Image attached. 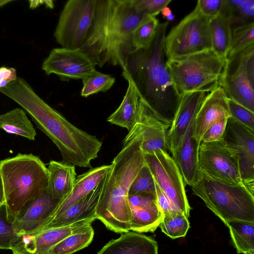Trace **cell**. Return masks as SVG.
Returning a JSON list of instances; mask_svg holds the SVG:
<instances>
[{"label": "cell", "mask_w": 254, "mask_h": 254, "mask_svg": "<svg viewBox=\"0 0 254 254\" xmlns=\"http://www.w3.org/2000/svg\"><path fill=\"white\" fill-rule=\"evenodd\" d=\"M2 93L23 108L41 130L59 149L62 162L91 168L102 141L74 126L41 98L23 78L17 77L3 89Z\"/></svg>", "instance_id": "obj_1"}, {"label": "cell", "mask_w": 254, "mask_h": 254, "mask_svg": "<svg viewBox=\"0 0 254 254\" xmlns=\"http://www.w3.org/2000/svg\"><path fill=\"white\" fill-rule=\"evenodd\" d=\"M149 15L137 10L131 0H96L92 21L80 48L96 65L120 66L136 51L132 33Z\"/></svg>", "instance_id": "obj_2"}, {"label": "cell", "mask_w": 254, "mask_h": 254, "mask_svg": "<svg viewBox=\"0 0 254 254\" xmlns=\"http://www.w3.org/2000/svg\"><path fill=\"white\" fill-rule=\"evenodd\" d=\"M168 23L159 24L149 46L132 53L123 70L155 116L170 126L182 95L177 92L166 64L164 41Z\"/></svg>", "instance_id": "obj_3"}, {"label": "cell", "mask_w": 254, "mask_h": 254, "mask_svg": "<svg viewBox=\"0 0 254 254\" xmlns=\"http://www.w3.org/2000/svg\"><path fill=\"white\" fill-rule=\"evenodd\" d=\"M140 143L139 138L134 137L123 144L105 176L96 207L97 219L116 233L131 230L128 192L133 180L145 164Z\"/></svg>", "instance_id": "obj_4"}, {"label": "cell", "mask_w": 254, "mask_h": 254, "mask_svg": "<svg viewBox=\"0 0 254 254\" xmlns=\"http://www.w3.org/2000/svg\"><path fill=\"white\" fill-rule=\"evenodd\" d=\"M5 203L14 219L46 189L48 171L41 159L32 154L18 153L0 161Z\"/></svg>", "instance_id": "obj_5"}, {"label": "cell", "mask_w": 254, "mask_h": 254, "mask_svg": "<svg viewBox=\"0 0 254 254\" xmlns=\"http://www.w3.org/2000/svg\"><path fill=\"white\" fill-rule=\"evenodd\" d=\"M190 187L193 193L226 226L233 221L254 223V192L245 185L226 184L199 171Z\"/></svg>", "instance_id": "obj_6"}, {"label": "cell", "mask_w": 254, "mask_h": 254, "mask_svg": "<svg viewBox=\"0 0 254 254\" xmlns=\"http://www.w3.org/2000/svg\"><path fill=\"white\" fill-rule=\"evenodd\" d=\"M225 62L212 50L167 60L166 64L179 94L210 92L219 86Z\"/></svg>", "instance_id": "obj_7"}, {"label": "cell", "mask_w": 254, "mask_h": 254, "mask_svg": "<svg viewBox=\"0 0 254 254\" xmlns=\"http://www.w3.org/2000/svg\"><path fill=\"white\" fill-rule=\"evenodd\" d=\"M210 18L195 6L166 35V59L182 57L212 49L209 32Z\"/></svg>", "instance_id": "obj_8"}, {"label": "cell", "mask_w": 254, "mask_h": 254, "mask_svg": "<svg viewBox=\"0 0 254 254\" xmlns=\"http://www.w3.org/2000/svg\"><path fill=\"white\" fill-rule=\"evenodd\" d=\"M96 0H69L62 10L54 34L63 48L77 49L84 45L91 27Z\"/></svg>", "instance_id": "obj_9"}, {"label": "cell", "mask_w": 254, "mask_h": 254, "mask_svg": "<svg viewBox=\"0 0 254 254\" xmlns=\"http://www.w3.org/2000/svg\"><path fill=\"white\" fill-rule=\"evenodd\" d=\"M155 182L174 206L188 218L191 207L181 172L170 154L159 149L143 153Z\"/></svg>", "instance_id": "obj_10"}, {"label": "cell", "mask_w": 254, "mask_h": 254, "mask_svg": "<svg viewBox=\"0 0 254 254\" xmlns=\"http://www.w3.org/2000/svg\"><path fill=\"white\" fill-rule=\"evenodd\" d=\"M198 165L199 171L211 179L230 185H244L237 154L223 139L200 143Z\"/></svg>", "instance_id": "obj_11"}, {"label": "cell", "mask_w": 254, "mask_h": 254, "mask_svg": "<svg viewBox=\"0 0 254 254\" xmlns=\"http://www.w3.org/2000/svg\"><path fill=\"white\" fill-rule=\"evenodd\" d=\"M254 50V45H252L238 54L227 58L219 84L227 98L253 112L254 80L248 73L247 62L250 54Z\"/></svg>", "instance_id": "obj_12"}, {"label": "cell", "mask_w": 254, "mask_h": 254, "mask_svg": "<svg viewBox=\"0 0 254 254\" xmlns=\"http://www.w3.org/2000/svg\"><path fill=\"white\" fill-rule=\"evenodd\" d=\"M96 64L80 49H53L42 65V69L49 75L55 74L62 81L83 79L98 73Z\"/></svg>", "instance_id": "obj_13"}, {"label": "cell", "mask_w": 254, "mask_h": 254, "mask_svg": "<svg viewBox=\"0 0 254 254\" xmlns=\"http://www.w3.org/2000/svg\"><path fill=\"white\" fill-rule=\"evenodd\" d=\"M223 139L237 154L243 184L254 192V130L230 117Z\"/></svg>", "instance_id": "obj_14"}, {"label": "cell", "mask_w": 254, "mask_h": 254, "mask_svg": "<svg viewBox=\"0 0 254 254\" xmlns=\"http://www.w3.org/2000/svg\"><path fill=\"white\" fill-rule=\"evenodd\" d=\"M170 127L155 116L142 98L138 121L124 139L123 144L137 137L140 140L143 153L159 149L169 153L167 133Z\"/></svg>", "instance_id": "obj_15"}, {"label": "cell", "mask_w": 254, "mask_h": 254, "mask_svg": "<svg viewBox=\"0 0 254 254\" xmlns=\"http://www.w3.org/2000/svg\"><path fill=\"white\" fill-rule=\"evenodd\" d=\"M92 222L84 220L33 234L19 235L12 242L11 250L13 254H48L50 250L57 243Z\"/></svg>", "instance_id": "obj_16"}, {"label": "cell", "mask_w": 254, "mask_h": 254, "mask_svg": "<svg viewBox=\"0 0 254 254\" xmlns=\"http://www.w3.org/2000/svg\"><path fill=\"white\" fill-rule=\"evenodd\" d=\"M61 201L45 190L15 217L13 223L15 233L19 236L41 230L52 217Z\"/></svg>", "instance_id": "obj_17"}, {"label": "cell", "mask_w": 254, "mask_h": 254, "mask_svg": "<svg viewBox=\"0 0 254 254\" xmlns=\"http://www.w3.org/2000/svg\"><path fill=\"white\" fill-rule=\"evenodd\" d=\"M207 93L196 91L182 94L179 107L167 133L169 153L172 157L179 149L187 129L195 118Z\"/></svg>", "instance_id": "obj_18"}, {"label": "cell", "mask_w": 254, "mask_h": 254, "mask_svg": "<svg viewBox=\"0 0 254 254\" xmlns=\"http://www.w3.org/2000/svg\"><path fill=\"white\" fill-rule=\"evenodd\" d=\"M227 99L223 88L220 86L206 95L195 119L194 135L199 144L203 134L212 126L231 117Z\"/></svg>", "instance_id": "obj_19"}, {"label": "cell", "mask_w": 254, "mask_h": 254, "mask_svg": "<svg viewBox=\"0 0 254 254\" xmlns=\"http://www.w3.org/2000/svg\"><path fill=\"white\" fill-rule=\"evenodd\" d=\"M128 202L130 230L139 233L154 232L162 220L156 194L141 193L128 195Z\"/></svg>", "instance_id": "obj_20"}, {"label": "cell", "mask_w": 254, "mask_h": 254, "mask_svg": "<svg viewBox=\"0 0 254 254\" xmlns=\"http://www.w3.org/2000/svg\"><path fill=\"white\" fill-rule=\"evenodd\" d=\"M105 177L88 194L60 214L51 218L41 230L84 220L93 221L96 220V209L103 187Z\"/></svg>", "instance_id": "obj_21"}, {"label": "cell", "mask_w": 254, "mask_h": 254, "mask_svg": "<svg viewBox=\"0 0 254 254\" xmlns=\"http://www.w3.org/2000/svg\"><path fill=\"white\" fill-rule=\"evenodd\" d=\"M194 123L195 119L190 125L179 149L172 157L181 172L185 185L190 187L195 181L199 173V144L194 135Z\"/></svg>", "instance_id": "obj_22"}, {"label": "cell", "mask_w": 254, "mask_h": 254, "mask_svg": "<svg viewBox=\"0 0 254 254\" xmlns=\"http://www.w3.org/2000/svg\"><path fill=\"white\" fill-rule=\"evenodd\" d=\"M158 249L151 237L129 231L109 241L97 254H158Z\"/></svg>", "instance_id": "obj_23"}, {"label": "cell", "mask_w": 254, "mask_h": 254, "mask_svg": "<svg viewBox=\"0 0 254 254\" xmlns=\"http://www.w3.org/2000/svg\"><path fill=\"white\" fill-rule=\"evenodd\" d=\"M122 75L128 82L127 90L121 104L107 121L113 125L126 128L129 132L138 121L142 98L133 81L124 70Z\"/></svg>", "instance_id": "obj_24"}, {"label": "cell", "mask_w": 254, "mask_h": 254, "mask_svg": "<svg viewBox=\"0 0 254 254\" xmlns=\"http://www.w3.org/2000/svg\"><path fill=\"white\" fill-rule=\"evenodd\" d=\"M110 167L111 165H105L91 168L78 176L71 191L61 200L50 219L64 211L93 190L106 176Z\"/></svg>", "instance_id": "obj_25"}, {"label": "cell", "mask_w": 254, "mask_h": 254, "mask_svg": "<svg viewBox=\"0 0 254 254\" xmlns=\"http://www.w3.org/2000/svg\"><path fill=\"white\" fill-rule=\"evenodd\" d=\"M47 169L48 179L46 190L53 197L62 200L73 189L76 179L75 166L52 160Z\"/></svg>", "instance_id": "obj_26"}, {"label": "cell", "mask_w": 254, "mask_h": 254, "mask_svg": "<svg viewBox=\"0 0 254 254\" xmlns=\"http://www.w3.org/2000/svg\"><path fill=\"white\" fill-rule=\"evenodd\" d=\"M219 15L228 23L231 29L254 22V0H222Z\"/></svg>", "instance_id": "obj_27"}, {"label": "cell", "mask_w": 254, "mask_h": 254, "mask_svg": "<svg viewBox=\"0 0 254 254\" xmlns=\"http://www.w3.org/2000/svg\"><path fill=\"white\" fill-rule=\"evenodd\" d=\"M0 129L8 133L35 140L36 132L26 112L19 108L0 115Z\"/></svg>", "instance_id": "obj_28"}, {"label": "cell", "mask_w": 254, "mask_h": 254, "mask_svg": "<svg viewBox=\"0 0 254 254\" xmlns=\"http://www.w3.org/2000/svg\"><path fill=\"white\" fill-rule=\"evenodd\" d=\"M209 27L212 50L225 62L231 41V27L219 15L210 19Z\"/></svg>", "instance_id": "obj_29"}, {"label": "cell", "mask_w": 254, "mask_h": 254, "mask_svg": "<svg viewBox=\"0 0 254 254\" xmlns=\"http://www.w3.org/2000/svg\"><path fill=\"white\" fill-rule=\"evenodd\" d=\"M94 235L91 224L84 225L53 246L48 254H73L87 247Z\"/></svg>", "instance_id": "obj_30"}, {"label": "cell", "mask_w": 254, "mask_h": 254, "mask_svg": "<svg viewBox=\"0 0 254 254\" xmlns=\"http://www.w3.org/2000/svg\"><path fill=\"white\" fill-rule=\"evenodd\" d=\"M226 226L238 254L254 253V223L233 221Z\"/></svg>", "instance_id": "obj_31"}, {"label": "cell", "mask_w": 254, "mask_h": 254, "mask_svg": "<svg viewBox=\"0 0 254 254\" xmlns=\"http://www.w3.org/2000/svg\"><path fill=\"white\" fill-rule=\"evenodd\" d=\"M252 45H254V22L232 29L231 44L226 59Z\"/></svg>", "instance_id": "obj_32"}, {"label": "cell", "mask_w": 254, "mask_h": 254, "mask_svg": "<svg viewBox=\"0 0 254 254\" xmlns=\"http://www.w3.org/2000/svg\"><path fill=\"white\" fill-rule=\"evenodd\" d=\"M159 21L155 17L149 16L132 33V43L136 50L149 46L156 33Z\"/></svg>", "instance_id": "obj_33"}, {"label": "cell", "mask_w": 254, "mask_h": 254, "mask_svg": "<svg viewBox=\"0 0 254 254\" xmlns=\"http://www.w3.org/2000/svg\"><path fill=\"white\" fill-rule=\"evenodd\" d=\"M159 227L167 236L175 239L185 237L190 226L188 218L180 212L163 218Z\"/></svg>", "instance_id": "obj_34"}, {"label": "cell", "mask_w": 254, "mask_h": 254, "mask_svg": "<svg viewBox=\"0 0 254 254\" xmlns=\"http://www.w3.org/2000/svg\"><path fill=\"white\" fill-rule=\"evenodd\" d=\"M83 87L80 92L82 97L87 98L99 92H106L113 86L115 78L110 74L98 72L96 74L82 80Z\"/></svg>", "instance_id": "obj_35"}, {"label": "cell", "mask_w": 254, "mask_h": 254, "mask_svg": "<svg viewBox=\"0 0 254 254\" xmlns=\"http://www.w3.org/2000/svg\"><path fill=\"white\" fill-rule=\"evenodd\" d=\"M13 221L5 203L0 206V249L11 250V244L18 236L13 229Z\"/></svg>", "instance_id": "obj_36"}, {"label": "cell", "mask_w": 254, "mask_h": 254, "mask_svg": "<svg viewBox=\"0 0 254 254\" xmlns=\"http://www.w3.org/2000/svg\"><path fill=\"white\" fill-rule=\"evenodd\" d=\"M141 193L156 194L155 181L146 163L131 183L128 195Z\"/></svg>", "instance_id": "obj_37"}, {"label": "cell", "mask_w": 254, "mask_h": 254, "mask_svg": "<svg viewBox=\"0 0 254 254\" xmlns=\"http://www.w3.org/2000/svg\"><path fill=\"white\" fill-rule=\"evenodd\" d=\"M227 101L231 117L254 130V112L232 99L228 98Z\"/></svg>", "instance_id": "obj_38"}, {"label": "cell", "mask_w": 254, "mask_h": 254, "mask_svg": "<svg viewBox=\"0 0 254 254\" xmlns=\"http://www.w3.org/2000/svg\"><path fill=\"white\" fill-rule=\"evenodd\" d=\"M134 7L145 14L155 17L172 0H131Z\"/></svg>", "instance_id": "obj_39"}, {"label": "cell", "mask_w": 254, "mask_h": 254, "mask_svg": "<svg viewBox=\"0 0 254 254\" xmlns=\"http://www.w3.org/2000/svg\"><path fill=\"white\" fill-rule=\"evenodd\" d=\"M155 183L156 202L158 208L162 214V218L169 215L181 212L174 206L155 182Z\"/></svg>", "instance_id": "obj_40"}, {"label": "cell", "mask_w": 254, "mask_h": 254, "mask_svg": "<svg viewBox=\"0 0 254 254\" xmlns=\"http://www.w3.org/2000/svg\"><path fill=\"white\" fill-rule=\"evenodd\" d=\"M228 119H224L212 126L202 136L201 142H211L223 139Z\"/></svg>", "instance_id": "obj_41"}, {"label": "cell", "mask_w": 254, "mask_h": 254, "mask_svg": "<svg viewBox=\"0 0 254 254\" xmlns=\"http://www.w3.org/2000/svg\"><path fill=\"white\" fill-rule=\"evenodd\" d=\"M222 4V0H198L196 6L203 15L211 18L219 14Z\"/></svg>", "instance_id": "obj_42"}, {"label": "cell", "mask_w": 254, "mask_h": 254, "mask_svg": "<svg viewBox=\"0 0 254 254\" xmlns=\"http://www.w3.org/2000/svg\"><path fill=\"white\" fill-rule=\"evenodd\" d=\"M17 78L16 71L14 68L0 67V88Z\"/></svg>", "instance_id": "obj_43"}, {"label": "cell", "mask_w": 254, "mask_h": 254, "mask_svg": "<svg viewBox=\"0 0 254 254\" xmlns=\"http://www.w3.org/2000/svg\"><path fill=\"white\" fill-rule=\"evenodd\" d=\"M164 18L169 21H172L174 19V16L171 10L167 6L164 7L161 11Z\"/></svg>", "instance_id": "obj_44"}, {"label": "cell", "mask_w": 254, "mask_h": 254, "mask_svg": "<svg viewBox=\"0 0 254 254\" xmlns=\"http://www.w3.org/2000/svg\"><path fill=\"white\" fill-rule=\"evenodd\" d=\"M5 203V194L3 183L0 175V206Z\"/></svg>", "instance_id": "obj_45"}, {"label": "cell", "mask_w": 254, "mask_h": 254, "mask_svg": "<svg viewBox=\"0 0 254 254\" xmlns=\"http://www.w3.org/2000/svg\"><path fill=\"white\" fill-rule=\"evenodd\" d=\"M11 0H0V7L3 6L4 5L6 4L8 2H11Z\"/></svg>", "instance_id": "obj_46"}, {"label": "cell", "mask_w": 254, "mask_h": 254, "mask_svg": "<svg viewBox=\"0 0 254 254\" xmlns=\"http://www.w3.org/2000/svg\"><path fill=\"white\" fill-rule=\"evenodd\" d=\"M246 254H254V253H247Z\"/></svg>", "instance_id": "obj_47"}]
</instances>
